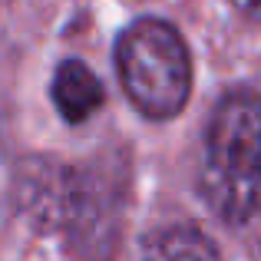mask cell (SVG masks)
I'll return each mask as SVG.
<instances>
[{"label":"cell","mask_w":261,"mask_h":261,"mask_svg":"<svg viewBox=\"0 0 261 261\" xmlns=\"http://www.w3.org/2000/svg\"><path fill=\"white\" fill-rule=\"evenodd\" d=\"M202 192L222 222L245 225L261 205V93L231 89L205 136Z\"/></svg>","instance_id":"obj_1"},{"label":"cell","mask_w":261,"mask_h":261,"mask_svg":"<svg viewBox=\"0 0 261 261\" xmlns=\"http://www.w3.org/2000/svg\"><path fill=\"white\" fill-rule=\"evenodd\" d=\"M116 70L129 102L146 119H172L192 89V57L172 23L142 17L116 43Z\"/></svg>","instance_id":"obj_2"},{"label":"cell","mask_w":261,"mask_h":261,"mask_svg":"<svg viewBox=\"0 0 261 261\" xmlns=\"http://www.w3.org/2000/svg\"><path fill=\"white\" fill-rule=\"evenodd\" d=\"M30 205L50 225L70 235L73 248L89 261L116 251L122 215V192L109 172L53 169L50 175H30Z\"/></svg>","instance_id":"obj_3"},{"label":"cell","mask_w":261,"mask_h":261,"mask_svg":"<svg viewBox=\"0 0 261 261\" xmlns=\"http://www.w3.org/2000/svg\"><path fill=\"white\" fill-rule=\"evenodd\" d=\"M106 102V89L99 76L80 60H63L53 73V106L60 109L66 122H86L93 113H99Z\"/></svg>","instance_id":"obj_4"},{"label":"cell","mask_w":261,"mask_h":261,"mask_svg":"<svg viewBox=\"0 0 261 261\" xmlns=\"http://www.w3.org/2000/svg\"><path fill=\"white\" fill-rule=\"evenodd\" d=\"M139 261H222L215 242L192 225L162 228L142 245Z\"/></svg>","instance_id":"obj_5"},{"label":"cell","mask_w":261,"mask_h":261,"mask_svg":"<svg viewBox=\"0 0 261 261\" xmlns=\"http://www.w3.org/2000/svg\"><path fill=\"white\" fill-rule=\"evenodd\" d=\"M231 7H235L242 17L255 20V23H261V0H228Z\"/></svg>","instance_id":"obj_6"}]
</instances>
